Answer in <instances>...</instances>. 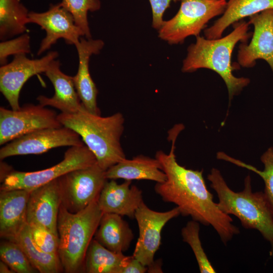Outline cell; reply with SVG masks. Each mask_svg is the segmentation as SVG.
<instances>
[{
  "instance_id": "1",
  "label": "cell",
  "mask_w": 273,
  "mask_h": 273,
  "mask_svg": "<svg viewBox=\"0 0 273 273\" xmlns=\"http://www.w3.org/2000/svg\"><path fill=\"white\" fill-rule=\"evenodd\" d=\"M182 125L174 128L172 133V147L169 154L158 151L155 158L159 161L166 175L163 183H157L155 192L165 202L172 203L179 208L180 215L190 216L192 219L206 226H211L226 245L239 229L233 223L230 215L222 212L213 201L208 190L203 170L187 169L179 165L174 154L176 138Z\"/></svg>"
},
{
  "instance_id": "2",
  "label": "cell",
  "mask_w": 273,
  "mask_h": 273,
  "mask_svg": "<svg viewBox=\"0 0 273 273\" xmlns=\"http://www.w3.org/2000/svg\"><path fill=\"white\" fill-rule=\"evenodd\" d=\"M58 119L79 135L104 170L126 159L120 143L124 119L120 112L102 117L90 113L82 104L78 111L61 113Z\"/></svg>"
},
{
  "instance_id": "3",
  "label": "cell",
  "mask_w": 273,
  "mask_h": 273,
  "mask_svg": "<svg viewBox=\"0 0 273 273\" xmlns=\"http://www.w3.org/2000/svg\"><path fill=\"white\" fill-rule=\"evenodd\" d=\"M249 25L244 21L238 23L230 33L218 38L196 36L195 42L188 48L187 56L183 62L182 71L192 72L206 68L216 72L224 80L231 101L250 82L249 78L237 77L233 74L235 68L231 62L236 44L239 41L245 42L250 36Z\"/></svg>"
},
{
  "instance_id": "4",
  "label": "cell",
  "mask_w": 273,
  "mask_h": 273,
  "mask_svg": "<svg viewBox=\"0 0 273 273\" xmlns=\"http://www.w3.org/2000/svg\"><path fill=\"white\" fill-rule=\"evenodd\" d=\"M207 178L217 194L220 209L236 216L244 228L259 232L269 243V255L273 257V211L264 192H252L250 175L245 177L244 188L239 192L229 188L216 168L211 170Z\"/></svg>"
},
{
  "instance_id": "5",
  "label": "cell",
  "mask_w": 273,
  "mask_h": 273,
  "mask_svg": "<svg viewBox=\"0 0 273 273\" xmlns=\"http://www.w3.org/2000/svg\"><path fill=\"white\" fill-rule=\"evenodd\" d=\"M97 200L76 213L60 206L57 221L58 256L66 272L84 270L87 249L103 214Z\"/></svg>"
},
{
  "instance_id": "6",
  "label": "cell",
  "mask_w": 273,
  "mask_h": 273,
  "mask_svg": "<svg viewBox=\"0 0 273 273\" xmlns=\"http://www.w3.org/2000/svg\"><path fill=\"white\" fill-rule=\"evenodd\" d=\"M177 13L164 21L158 37L170 44L183 43L189 36L199 35L213 18L222 14L226 0H179Z\"/></svg>"
},
{
  "instance_id": "7",
  "label": "cell",
  "mask_w": 273,
  "mask_h": 273,
  "mask_svg": "<svg viewBox=\"0 0 273 273\" xmlns=\"http://www.w3.org/2000/svg\"><path fill=\"white\" fill-rule=\"evenodd\" d=\"M96 162V157L85 145L70 147L65 152L63 159L51 167L31 172L11 171L3 180L1 191L15 189L31 191L70 171Z\"/></svg>"
},
{
  "instance_id": "8",
  "label": "cell",
  "mask_w": 273,
  "mask_h": 273,
  "mask_svg": "<svg viewBox=\"0 0 273 273\" xmlns=\"http://www.w3.org/2000/svg\"><path fill=\"white\" fill-rule=\"evenodd\" d=\"M107 179L97 162L67 173L59 178L61 204L72 213L83 210L98 200Z\"/></svg>"
},
{
  "instance_id": "9",
  "label": "cell",
  "mask_w": 273,
  "mask_h": 273,
  "mask_svg": "<svg viewBox=\"0 0 273 273\" xmlns=\"http://www.w3.org/2000/svg\"><path fill=\"white\" fill-rule=\"evenodd\" d=\"M61 126L56 113L39 104H26L17 110L0 108L1 145L39 129Z\"/></svg>"
},
{
  "instance_id": "10",
  "label": "cell",
  "mask_w": 273,
  "mask_h": 273,
  "mask_svg": "<svg viewBox=\"0 0 273 273\" xmlns=\"http://www.w3.org/2000/svg\"><path fill=\"white\" fill-rule=\"evenodd\" d=\"M85 145L79 135L64 126L39 129L16 139L0 150V159L17 155L40 154L55 148Z\"/></svg>"
},
{
  "instance_id": "11",
  "label": "cell",
  "mask_w": 273,
  "mask_h": 273,
  "mask_svg": "<svg viewBox=\"0 0 273 273\" xmlns=\"http://www.w3.org/2000/svg\"><path fill=\"white\" fill-rule=\"evenodd\" d=\"M59 56L51 51L40 59H30L25 54L14 56L13 61L0 68V91L14 110L20 108L19 95L25 83L34 75L45 73Z\"/></svg>"
},
{
  "instance_id": "12",
  "label": "cell",
  "mask_w": 273,
  "mask_h": 273,
  "mask_svg": "<svg viewBox=\"0 0 273 273\" xmlns=\"http://www.w3.org/2000/svg\"><path fill=\"white\" fill-rule=\"evenodd\" d=\"M180 214L177 207L167 211L158 212L151 209L143 202L134 214L139 235L133 257L145 266H150L154 261V255L160 247L162 229L167 222Z\"/></svg>"
},
{
  "instance_id": "13",
  "label": "cell",
  "mask_w": 273,
  "mask_h": 273,
  "mask_svg": "<svg viewBox=\"0 0 273 273\" xmlns=\"http://www.w3.org/2000/svg\"><path fill=\"white\" fill-rule=\"evenodd\" d=\"M29 23L37 24L46 32L38 50V55L50 49L60 39H64L67 44L75 45L81 36H84L75 24L72 15L60 3L51 5L44 12H30Z\"/></svg>"
},
{
  "instance_id": "14",
  "label": "cell",
  "mask_w": 273,
  "mask_h": 273,
  "mask_svg": "<svg viewBox=\"0 0 273 273\" xmlns=\"http://www.w3.org/2000/svg\"><path fill=\"white\" fill-rule=\"evenodd\" d=\"M248 23L253 25L254 32L249 44L242 42L239 46L238 64L249 68L255 65L257 60L262 59L273 73V9L249 17Z\"/></svg>"
},
{
  "instance_id": "15",
  "label": "cell",
  "mask_w": 273,
  "mask_h": 273,
  "mask_svg": "<svg viewBox=\"0 0 273 273\" xmlns=\"http://www.w3.org/2000/svg\"><path fill=\"white\" fill-rule=\"evenodd\" d=\"M61 205L58 178L31 191L27 207V223L41 225L58 235L57 221Z\"/></svg>"
},
{
  "instance_id": "16",
  "label": "cell",
  "mask_w": 273,
  "mask_h": 273,
  "mask_svg": "<svg viewBox=\"0 0 273 273\" xmlns=\"http://www.w3.org/2000/svg\"><path fill=\"white\" fill-rule=\"evenodd\" d=\"M104 46L101 39L82 37L75 44L79 63L77 72L73 76L74 84L83 107L90 113L98 115H101L97 103L98 90L90 74L89 62L90 57L98 54Z\"/></svg>"
},
{
  "instance_id": "17",
  "label": "cell",
  "mask_w": 273,
  "mask_h": 273,
  "mask_svg": "<svg viewBox=\"0 0 273 273\" xmlns=\"http://www.w3.org/2000/svg\"><path fill=\"white\" fill-rule=\"evenodd\" d=\"M142 191L131 180L118 184L114 179L107 181L97 200L103 213H114L134 218L136 210L143 202Z\"/></svg>"
},
{
  "instance_id": "18",
  "label": "cell",
  "mask_w": 273,
  "mask_h": 273,
  "mask_svg": "<svg viewBox=\"0 0 273 273\" xmlns=\"http://www.w3.org/2000/svg\"><path fill=\"white\" fill-rule=\"evenodd\" d=\"M44 73L53 85L55 94L51 98L39 96L37 98L39 104L44 107H54L63 113L78 111L82 103L76 90L73 76L61 71L60 61H53Z\"/></svg>"
},
{
  "instance_id": "19",
  "label": "cell",
  "mask_w": 273,
  "mask_h": 273,
  "mask_svg": "<svg viewBox=\"0 0 273 273\" xmlns=\"http://www.w3.org/2000/svg\"><path fill=\"white\" fill-rule=\"evenodd\" d=\"M30 191H1L0 235L10 240L27 223V207Z\"/></svg>"
},
{
  "instance_id": "20",
  "label": "cell",
  "mask_w": 273,
  "mask_h": 273,
  "mask_svg": "<svg viewBox=\"0 0 273 273\" xmlns=\"http://www.w3.org/2000/svg\"><path fill=\"white\" fill-rule=\"evenodd\" d=\"M106 176L108 179H146L157 183H163L166 179L159 161L156 158L143 155L118 162L106 171Z\"/></svg>"
},
{
  "instance_id": "21",
  "label": "cell",
  "mask_w": 273,
  "mask_h": 273,
  "mask_svg": "<svg viewBox=\"0 0 273 273\" xmlns=\"http://www.w3.org/2000/svg\"><path fill=\"white\" fill-rule=\"evenodd\" d=\"M132 231L121 215L103 213L95 239L107 249L117 253L126 251L133 239Z\"/></svg>"
},
{
  "instance_id": "22",
  "label": "cell",
  "mask_w": 273,
  "mask_h": 273,
  "mask_svg": "<svg viewBox=\"0 0 273 273\" xmlns=\"http://www.w3.org/2000/svg\"><path fill=\"white\" fill-rule=\"evenodd\" d=\"M270 9H273V0H228L222 16L205 29V36L208 39L220 38L230 25Z\"/></svg>"
},
{
  "instance_id": "23",
  "label": "cell",
  "mask_w": 273,
  "mask_h": 273,
  "mask_svg": "<svg viewBox=\"0 0 273 273\" xmlns=\"http://www.w3.org/2000/svg\"><path fill=\"white\" fill-rule=\"evenodd\" d=\"M130 257L107 249L94 239L86 252L84 271L87 273H121Z\"/></svg>"
},
{
  "instance_id": "24",
  "label": "cell",
  "mask_w": 273,
  "mask_h": 273,
  "mask_svg": "<svg viewBox=\"0 0 273 273\" xmlns=\"http://www.w3.org/2000/svg\"><path fill=\"white\" fill-rule=\"evenodd\" d=\"M10 241L17 243L32 265L40 273H57L63 270L59 256L41 251L35 244L27 223Z\"/></svg>"
},
{
  "instance_id": "25",
  "label": "cell",
  "mask_w": 273,
  "mask_h": 273,
  "mask_svg": "<svg viewBox=\"0 0 273 273\" xmlns=\"http://www.w3.org/2000/svg\"><path fill=\"white\" fill-rule=\"evenodd\" d=\"M28 9L20 0H0V39L24 33L29 23Z\"/></svg>"
},
{
  "instance_id": "26",
  "label": "cell",
  "mask_w": 273,
  "mask_h": 273,
  "mask_svg": "<svg viewBox=\"0 0 273 273\" xmlns=\"http://www.w3.org/2000/svg\"><path fill=\"white\" fill-rule=\"evenodd\" d=\"M217 158L232 163L238 166L249 169L263 180L265 188L264 193L273 211V148H269L261 156V161L264 164L263 170H258L253 166L229 156L223 152H218Z\"/></svg>"
},
{
  "instance_id": "27",
  "label": "cell",
  "mask_w": 273,
  "mask_h": 273,
  "mask_svg": "<svg viewBox=\"0 0 273 273\" xmlns=\"http://www.w3.org/2000/svg\"><path fill=\"white\" fill-rule=\"evenodd\" d=\"M199 222L192 220L181 229L183 241L192 248L201 273H215L216 271L205 252L199 237Z\"/></svg>"
},
{
  "instance_id": "28",
  "label": "cell",
  "mask_w": 273,
  "mask_h": 273,
  "mask_svg": "<svg viewBox=\"0 0 273 273\" xmlns=\"http://www.w3.org/2000/svg\"><path fill=\"white\" fill-rule=\"evenodd\" d=\"M60 5L73 16L75 24L87 39L92 38L87 14L100 9V0H62Z\"/></svg>"
},
{
  "instance_id": "29",
  "label": "cell",
  "mask_w": 273,
  "mask_h": 273,
  "mask_svg": "<svg viewBox=\"0 0 273 273\" xmlns=\"http://www.w3.org/2000/svg\"><path fill=\"white\" fill-rule=\"evenodd\" d=\"M0 256L1 260L15 272L33 273L37 271L20 246L15 242L10 240L2 242L0 246Z\"/></svg>"
},
{
  "instance_id": "30",
  "label": "cell",
  "mask_w": 273,
  "mask_h": 273,
  "mask_svg": "<svg viewBox=\"0 0 273 273\" xmlns=\"http://www.w3.org/2000/svg\"><path fill=\"white\" fill-rule=\"evenodd\" d=\"M28 225L32 239L37 246L44 252L58 255V235L41 225L34 223Z\"/></svg>"
},
{
  "instance_id": "31",
  "label": "cell",
  "mask_w": 273,
  "mask_h": 273,
  "mask_svg": "<svg viewBox=\"0 0 273 273\" xmlns=\"http://www.w3.org/2000/svg\"><path fill=\"white\" fill-rule=\"evenodd\" d=\"M30 37L27 33H23L11 39L3 40L0 43V64H7L8 57L30 52Z\"/></svg>"
},
{
  "instance_id": "32",
  "label": "cell",
  "mask_w": 273,
  "mask_h": 273,
  "mask_svg": "<svg viewBox=\"0 0 273 273\" xmlns=\"http://www.w3.org/2000/svg\"><path fill=\"white\" fill-rule=\"evenodd\" d=\"M152 10V26L158 30L163 25V15L172 2H176L179 0H149Z\"/></svg>"
},
{
  "instance_id": "33",
  "label": "cell",
  "mask_w": 273,
  "mask_h": 273,
  "mask_svg": "<svg viewBox=\"0 0 273 273\" xmlns=\"http://www.w3.org/2000/svg\"><path fill=\"white\" fill-rule=\"evenodd\" d=\"M147 270V266L132 255L126 265L122 268L121 273H145Z\"/></svg>"
},
{
  "instance_id": "34",
  "label": "cell",
  "mask_w": 273,
  "mask_h": 273,
  "mask_svg": "<svg viewBox=\"0 0 273 273\" xmlns=\"http://www.w3.org/2000/svg\"><path fill=\"white\" fill-rule=\"evenodd\" d=\"M148 271L149 272H162L161 262L155 263L154 261L150 266L147 267Z\"/></svg>"
},
{
  "instance_id": "35",
  "label": "cell",
  "mask_w": 273,
  "mask_h": 273,
  "mask_svg": "<svg viewBox=\"0 0 273 273\" xmlns=\"http://www.w3.org/2000/svg\"><path fill=\"white\" fill-rule=\"evenodd\" d=\"M0 272L1 273H13L15 271L7 265L6 263L1 261L0 262Z\"/></svg>"
}]
</instances>
